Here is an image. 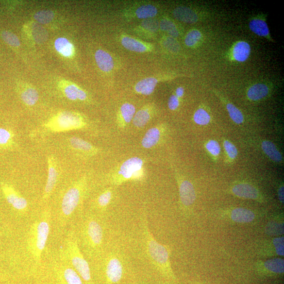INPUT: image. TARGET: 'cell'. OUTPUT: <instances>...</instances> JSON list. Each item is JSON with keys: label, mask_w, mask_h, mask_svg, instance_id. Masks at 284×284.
<instances>
[{"label": "cell", "mask_w": 284, "mask_h": 284, "mask_svg": "<svg viewBox=\"0 0 284 284\" xmlns=\"http://www.w3.org/2000/svg\"><path fill=\"white\" fill-rule=\"evenodd\" d=\"M75 232L79 243L90 257L99 256L103 245L104 231L97 217H87L80 221L78 232Z\"/></svg>", "instance_id": "6da1fadb"}, {"label": "cell", "mask_w": 284, "mask_h": 284, "mask_svg": "<svg viewBox=\"0 0 284 284\" xmlns=\"http://www.w3.org/2000/svg\"><path fill=\"white\" fill-rule=\"evenodd\" d=\"M144 236L147 254L151 263L164 277L175 281L176 277L170 262V252L168 246L156 241L150 231L147 217H143Z\"/></svg>", "instance_id": "7a4b0ae2"}, {"label": "cell", "mask_w": 284, "mask_h": 284, "mask_svg": "<svg viewBox=\"0 0 284 284\" xmlns=\"http://www.w3.org/2000/svg\"><path fill=\"white\" fill-rule=\"evenodd\" d=\"M61 258L77 271L86 284H92L89 264L82 253L74 231L68 233Z\"/></svg>", "instance_id": "3957f363"}, {"label": "cell", "mask_w": 284, "mask_h": 284, "mask_svg": "<svg viewBox=\"0 0 284 284\" xmlns=\"http://www.w3.org/2000/svg\"><path fill=\"white\" fill-rule=\"evenodd\" d=\"M50 212L46 211L35 220L29 231L28 247L36 262L41 261L43 251L46 248L50 231Z\"/></svg>", "instance_id": "277c9868"}, {"label": "cell", "mask_w": 284, "mask_h": 284, "mask_svg": "<svg viewBox=\"0 0 284 284\" xmlns=\"http://www.w3.org/2000/svg\"><path fill=\"white\" fill-rule=\"evenodd\" d=\"M84 185V181L75 183L63 194L59 211V218L61 223L66 225L72 218L83 197Z\"/></svg>", "instance_id": "5b68a950"}, {"label": "cell", "mask_w": 284, "mask_h": 284, "mask_svg": "<svg viewBox=\"0 0 284 284\" xmlns=\"http://www.w3.org/2000/svg\"><path fill=\"white\" fill-rule=\"evenodd\" d=\"M86 123L78 114L71 112H63L50 120L44 126L47 130L59 133L83 129Z\"/></svg>", "instance_id": "8992f818"}, {"label": "cell", "mask_w": 284, "mask_h": 284, "mask_svg": "<svg viewBox=\"0 0 284 284\" xmlns=\"http://www.w3.org/2000/svg\"><path fill=\"white\" fill-rule=\"evenodd\" d=\"M254 268L257 275L262 278L282 277L284 274V261L281 257L258 261L254 264Z\"/></svg>", "instance_id": "52a82bcc"}, {"label": "cell", "mask_w": 284, "mask_h": 284, "mask_svg": "<svg viewBox=\"0 0 284 284\" xmlns=\"http://www.w3.org/2000/svg\"><path fill=\"white\" fill-rule=\"evenodd\" d=\"M143 164V160L138 157H131L125 161L120 167L116 183L121 184L126 181L140 179L142 175Z\"/></svg>", "instance_id": "ba28073f"}, {"label": "cell", "mask_w": 284, "mask_h": 284, "mask_svg": "<svg viewBox=\"0 0 284 284\" xmlns=\"http://www.w3.org/2000/svg\"><path fill=\"white\" fill-rule=\"evenodd\" d=\"M257 255L261 258H274L284 256V237H271L257 244Z\"/></svg>", "instance_id": "9c48e42d"}, {"label": "cell", "mask_w": 284, "mask_h": 284, "mask_svg": "<svg viewBox=\"0 0 284 284\" xmlns=\"http://www.w3.org/2000/svg\"><path fill=\"white\" fill-rule=\"evenodd\" d=\"M220 218L231 223L239 224H249L261 218L259 214L254 211L243 207H235L220 213Z\"/></svg>", "instance_id": "30bf717a"}, {"label": "cell", "mask_w": 284, "mask_h": 284, "mask_svg": "<svg viewBox=\"0 0 284 284\" xmlns=\"http://www.w3.org/2000/svg\"><path fill=\"white\" fill-rule=\"evenodd\" d=\"M178 184L181 210L183 216L189 218L196 200L195 188L192 183L187 180H179Z\"/></svg>", "instance_id": "8fae6325"}, {"label": "cell", "mask_w": 284, "mask_h": 284, "mask_svg": "<svg viewBox=\"0 0 284 284\" xmlns=\"http://www.w3.org/2000/svg\"><path fill=\"white\" fill-rule=\"evenodd\" d=\"M104 272L107 283H118L122 280L124 274V266L121 258L114 254L107 257L104 265Z\"/></svg>", "instance_id": "7c38bea8"}, {"label": "cell", "mask_w": 284, "mask_h": 284, "mask_svg": "<svg viewBox=\"0 0 284 284\" xmlns=\"http://www.w3.org/2000/svg\"><path fill=\"white\" fill-rule=\"evenodd\" d=\"M1 187L4 197L9 204L19 212L27 211L28 207L27 200L19 194L14 187L6 183H1Z\"/></svg>", "instance_id": "4fadbf2b"}, {"label": "cell", "mask_w": 284, "mask_h": 284, "mask_svg": "<svg viewBox=\"0 0 284 284\" xmlns=\"http://www.w3.org/2000/svg\"><path fill=\"white\" fill-rule=\"evenodd\" d=\"M231 191L239 198L257 200H262L263 199L258 189L248 183H238L232 187Z\"/></svg>", "instance_id": "5bb4252c"}, {"label": "cell", "mask_w": 284, "mask_h": 284, "mask_svg": "<svg viewBox=\"0 0 284 284\" xmlns=\"http://www.w3.org/2000/svg\"><path fill=\"white\" fill-rule=\"evenodd\" d=\"M48 179L44 188L43 199L46 200L52 194L58 179V172L57 170L55 161L52 156H50L48 159Z\"/></svg>", "instance_id": "9a60e30c"}, {"label": "cell", "mask_w": 284, "mask_h": 284, "mask_svg": "<svg viewBox=\"0 0 284 284\" xmlns=\"http://www.w3.org/2000/svg\"><path fill=\"white\" fill-rule=\"evenodd\" d=\"M264 232L272 237H280L284 235L283 215L270 218L264 227Z\"/></svg>", "instance_id": "2e32d148"}, {"label": "cell", "mask_w": 284, "mask_h": 284, "mask_svg": "<svg viewBox=\"0 0 284 284\" xmlns=\"http://www.w3.org/2000/svg\"><path fill=\"white\" fill-rule=\"evenodd\" d=\"M251 51V47L248 42L238 41L233 47L232 58L237 62H244L249 59Z\"/></svg>", "instance_id": "e0dca14e"}, {"label": "cell", "mask_w": 284, "mask_h": 284, "mask_svg": "<svg viewBox=\"0 0 284 284\" xmlns=\"http://www.w3.org/2000/svg\"><path fill=\"white\" fill-rule=\"evenodd\" d=\"M62 277L65 284H84L81 277L67 262L63 260Z\"/></svg>", "instance_id": "ac0fdd59"}, {"label": "cell", "mask_w": 284, "mask_h": 284, "mask_svg": "<svg viewBox=\"0 0 284 284\" xmlns=\"http://www.w3.org/2000/svg\"><path fill=\"white\" fill-rule=\"evenodd\" d=\"M174 17L179 21L187 23H195L199 20L198 16L191 9L185 6H180L173 11Z\"/></svg>", "instance_id": "d6986e66"}, {"label": "cell", "mask_w": 284, "mask_h": 284, "mask_svg": "<svg viewBox=\"0 0 284 284\" xmlns=\"http://www.w3.org/2000/svg\"><path fill=\"white\" fill-rule=\"evenodd\" d=\"M161 136L162 131L159 127L149 129L142 139V147L148 149L154 147L159 143Z\"/></svg>", "instance_id": "ffe728a7"}, {"label": "cell", "mask_w": 284, "mask_h": 284, "mask_svg": "<svg viewBox=\"0 0 284 284\" xmlns=\"http://www.w3.org/2000/svg\"><path fill=\"white\" fill-rule=\"evenodd\" d=\"M95 59L99 67L104 72H110L114 67L112 57L103 50H98L95 54Z\"/></svg>", "instance_id": "44dd1931"}, {"label": "cell", "mask_w": 284, "mask_h": 284, "mask_svg": "<svg viewBox=\"0 0 284 284\" xmlns=\"http://www.w3.org/2000/svg\"><path fill=\"white\" fill-rule=\"evenodd\" d=\"M249 27L252 33L256 35L271 40L267 24L263 19L258 18L252 19L250 22Z\"/></svg>", "instance_id": "7402d4cb"}, {"label": "cell", "mask_w": 284, "mask_h": 284, "mask_svg": "<svg viewBox=\"0 0 284 284\" xmlns=\"http://www.w3.org/2000/svg\"><path fill=\"white\" fill-rule=\"evenodd\" d=\"M269 92V87L267 84H257L249 88L247 95L250 100L256 101L266 97Z\"/></svg>", "instance_id": "603a6c76"}, {"label": "cell", "mask_w": 284, "mask_h": 284, "mask_svg": "<svg viewBox=\"0 0 284 284\" xmlns=\"http://www.w3.org/2000/svg\"><path fill=\"white\" fill-rule=\"evenodd\" d=\"M157 84V80L154 78H145L137 83L135 89L138 93L149 96L154 91Z\"/></svg>", "instance_id": "cb8c5ba5"}, {"label": "cell", "mask_w": 284, "mask_h": 284, "mask_svg": "<svg viewBox=\"0 0 284 284\" xmlns=\"http://www.w3.org/2000/svg\"><path fill=\"white\" fill-rule=\"evenodd\" d=\"M69 144L75 150L86 153H94L96 152L97 149L88 142L78 137H72L69 138Z\"/></svg>", "instance_id": "d4e9b609"}, {"label": "cell", "mask_w": 284, "mask_h": 284, "mask_svg": "<svg viewBox=\"0 0 284 284\" xmlns=\"http://www.w3.org/2000/svg\"><path fill=\"white\" fill-rule=\"evenodd\" d=\"M56 50L65 57L71 56L73 52L72 44L65 37H59L54 43Z\"/></svg>", "instance_id": "484cf974"}, {"label": "cell", "mask_w": 284, "mask_h": 284, "mask_svg": "<svg viewBox=\"0 0 284 284\" xmlns=\"http://www.w3.org/2000/svg\"><path fill=\"white\" fill-rule=\"evenodd\" d=\"M121 43L125 49L131 51L142 53L147 50V47L143 43L131 37H123Z\"/></svg>", "instance_id": "4316f807"}, {"label": "cell", "mask_w": 284, "mask_h": 284, "mask_svg": "<svg viewBox=\"0 0 284 284\" xmlns=\"http://www.w3.org/2000/svg\"><path fill=\"white\" fill-rule=\"evenodd\" d=\"M262 148L269 159L276 162H280L282 160V156L278 150L275 145L269 141H264L262 143Z\"/></svg>", "instance_id": "83f0119b"}, {"label": "cell", "mask_w": 284, "mask_h": 284, "mask_svg": "<svg viewBox=\"0 0 284 284\" xmlns=\"http://www.w3.org/2000/svg\"><path fill=\"white\" fill-rule=\"evenodd\" d=\"M65 94L68 99L72 100H84L87 98V95L84 91L73 84L65 88Z\"/></svg>", "instance_id": "f1b7e54d"}, {"label": "cell", "mask_w": 284, "mask_h": 284, "mask_svg": "<svg viewBox=\"0 0 284 284\" xmlns=\"http://www.w3.org/2000/svg\"><path fill=\"white\" fill-rule=\"evenodd\" d=\"M150 113L147 109H141L138 111L133 119V123L138 128H143L150 121Z\"/></svg>", "instance_id": "f546056e"}, {"label": "cell", "mask_w": 284, "mask_h": 284, "mask_svg": "<svg viewBox=\"0 0 284 284\" xmlns=\"http://www.w3.org/2000/svg\"><path fill=\"white\" fill-rule=\"evenodd\" d=\"M157 14V10L152 5H144L139 7L136 11V15L139 18H148L155 17Z\"/></svg>", "instance_id": "4dcf8cb0"}, {"label": "cell", "mask_w": 284, "mask_h": 284, "mask_svg": "<svg viewBox=\"0 0 284 284\" xmlns=\"http://www.w3.org/2000/svg\"><path fill=\"white\" fill-rule=\"evenodd\" d=\"M21 99L24 103L29 106H33L39 100V93L34 88H29L22 93Z\"/></svg>", "instance_id": "1f68e13d"}, {"label": "cell", "mask_w": 284, "mask_h": 284, "mask_svg": "<svg viewBox=\"0 0 284 284\" xmlns=\"http://www.w3.org/2000/svg\"><path fill=\"white\" fill-rule=\"evenodd\" d=\"M121 116L125 124L130 123L134 119L135 115V107L130 103H125L123 104L120 109Z\"/></svg>", "instance_id": "d6a6232c"}, {"label": "cell", "mask_w": 284, "mask_h": 284, "mask_svg": "<svg viewBox=\"0 0 284 284\" xmlns=\"http://www.w3.org/2000/svg\"><path fill=\"white\" fill-rule=\"evenodd\" d=\"M202 39L200 31L194 29L188 32L185 38V44L188 47H193L197 45Z\"/></svg>", "instance_id": "836d02e7"}, {"label": "cell", "mask_w": 284, "mask_h": 284, "mask_svg": "<svg viewBox=\"0 0 284 284\" xmlns=\"http://www.w3.org/2000/svg\"><path fill=\"white\" fill-rule=\"evenodd\" d=\"M226 109L228 111L230 117L234 122L240 124L244 121L242 113L234 105L228 103L226 104Z\"/></svg>", "instance_id": "e575fe53"}, {"label": "cell", "mask_w": 284, "mask_h": 284, "mask_svg": "<svg viewBox=\"0 0 284 284\" xmlns=\"http://www.w3.org/2000/svg\"><path fill=\"white\" fill-rule=\"evenodd\" d=\"M194 121L198 125H206L210 123L211 117L204 109L200 108L194 113Z\"/></svg>", "instance_id": "d590c367"}, {"label": "cell", "mask_w": 284, "mask_h": 284, "mask_svg": "<svg viewBox=\"0 0 284 284\" xmlns=\"http://www.w3.org/2000/svg\"><path fill=\"white\" fill-rule=\"evenodd\" d=\"M34 17L40 23L48 24L53 20L54 14L50 10H42L36 13Z\"/></svg>", "instance_id": "8d00e7d4"}, {"label": "cell", "mask_w": 284, "mask_h": 284, "mask_svg": "<svg viewBox=\"0 0 284 284\" xmlns=\"http://www.w3.org/2000/svg\"><path fill=\"white\" fill-rule=\"evenodd\" d=\"M1 37L3 41L8 44V45L13 47H18L20 46V41L19 40L17 36L7 31H4L1 33Z\"/></svg>", "instance_id": "74e56055"}, {"label": "cell", "mask_w": 284, "mask_h": 284, "mask_svg": "<svg viewBox=\"0 0 284 284\" xmlns=\"http://www.w3.org/2000/svg\"><path fill=\"white\" fill-rule=\"evenodd\" d=\"M47 32L45 29L39 25L34 24L33 27V34L35 41L38 43L46 41L48 37Z\"/></svg>", "instance_id": "f35d334b"}, {"label": "cell", "mask_w": 284, "mask_h": 284, "mask_svg": "<svg viewBox=\"0 0 284 284\" xmlns=\"http://www.w3.org/2000/svg\"><path fill=\"white\" fill-rule=\"evenodd\" d=\"M160 28L163 30L167 32L171 36L177 37L179 36V31L174 23L168 20L164 19L160 23Z\"/></svg>", "instance_id": "ab89813d"}, {"label": "cell", "mask_w": 284, "mask_h": 284, "mask_svg": "<svg viewBox=\"0 0 284 284\" xmlns=\"http://www.w3.org/2000/svg\"><path fill=\"white\" fill-rule=\"evenodd\" d=\"M112 198V193L110 190H106L100 194L97 200L98 206L101 209H104L109 205Z\"/></svg>", "instance_id": "60d3db41"}, {"label": "cell", "mask_w": 284, "mask_h": 284, "mask_svg": "<svg viewBox=\"0 0 284 284\" xmlns=\"http://www.w3.org/2000/svg\"><path fill=\"white\" fill-rule=\"evenodd\" d=\"M12 135L8 130L0 128V145L5 146L12 141Z\"/></svg>", "instance_id": "b9f144b4"}, {"label": "cell", "mask_w": 284, "mask_h": 284, "mask_svg": "<svg viewBox=\"0 0 284 284\" xmlns=\"http://www.w3.org/2000/svg\"><path fill=\"white\" fill-rule=\"evenodd\" d=\"M206 149L213 156H218L220 153V148L217 142L211 140L206 145Z\"/></svg>", "instance_id": "7bdbcfd3"}, {"label": "cell", "mask_w": 284, "mask_h": 284, "mask_svg": "<svg viewBox=\"0 0 284 284\" xmlns=\"http://www.w3.org/2000/svg\"><path fill=\"white\" fill-rule=\"evenodd\" d=\"M224 145L225 150L231 159H235L237 156L238 151L235 145L228 141H225Z\"/></svg>", "instance_id": "ee69618b"}, {"label": "cell", "mask_w": 284, "mask_h": 284, "mask_svg": "<svg viewBox=\"0 0 284 284\" xmlns=\"http://www.w3.org/2000/svg\"><path fill=\"white\" fill-rule=\"evenodd\" d=\"M180 105V101L179 98L173 95L170 97L168 100V106L170 110L174 111L178 109Z\"/></svg>", "instance_id": "f6af8a7d"}, {"label": "cell", "mask_w": 284, "mask_h": 284, "mask_svg": "<svg viewBox=\"0 0 284 284\" xmlns=\"http://www.w3.org/2000/svg\"><path fill=\"white\" fill-rule=\"evenodd\" d=\"M143 26L150 31H156L159 27L158 23L156 21H145L143 23Z\"/></svg>", "instance_id": "bcb514c9"}, {"label": "cell", "mask_w": 284, "mask_h": 284, "mask_svg": "<svg viewBox=\"0 0 284 284\" xmlns=\"http://www.w3.org/2000/svg\"><path fill=\"white\" fill-rule=\"evenodd\" d=\"M277 194L281 203L283 204L284 201V188L283 185L278 189Z\"/></svg>", "instance_id": "7dc6e473"}, {"label": "cell", "mask_w": 284, "mask_h": 284, "mask_svg": "<svg viewBox=\"0 0 284 284\" xmlns=\"http://www.w3.org/2000/svg\"><path fill=\"white\" fill-rule=\"evenodd\" d=\"M184 88L182 87H179L177 88L176 91V96L178 97L179 98H181L184 95Z\"/></svg>", "instance_id": "c3c4849f"}, {"label": "cell", "mask_w": 284, "mask_h": 284, "mask_svg": "<svg viewBox=\"0 0 284 284\" xmlns=\"http://www.w3.org/2000/svg\"><path fill=\"white\" fill-rule=\"evenodd\" d=\"M192 284H205V283H201L200 282H198V281H194L192 282Z\"/></svg>", "instance_id": "681fc988"}]
</instances>
